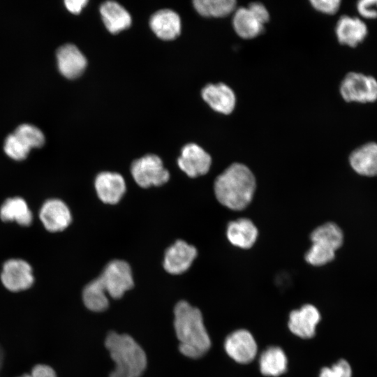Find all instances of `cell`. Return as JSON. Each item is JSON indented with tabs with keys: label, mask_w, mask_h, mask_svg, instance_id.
I'll return each mask as SVG.
<instances>
[{
	"label": "cell",
	"mask_w": 377,
	"mask_h": 377,
	"mask_svg": "<svg viewBox=\"0 0 377 377\" xmlns=\"http://www.w3.org/2000/svg\"><path fill=\"white\" fill-rule=\"evenodd\" d=\"M340 94L349 103H369L377 101V80L359 72H349L340 84Z\"/></svg>",
	"instance_id": "5b68a950"
},
{
	"label": "cell",
	"mask_w": 377,
	"mask_h": 377,
	"mask_svg": "<svg viewBox=\"0 0 377 377\" xmlns=\"http://www.w3.org/2000/svg\"><path fill=\"white\" fill-rule=\"evenodd\" d=\"M177 163L180 169L190 177L205 175L212 164L210 155L201 147L189 143L183 147Z\"/></svg>",
	"instance_id": "30bf717a"
},
{
	"label": "cell",
	"mask_w": 377,
	"mask_h": 377,
	"mask_svg": "<svg viewBox=\"0 0 377 377\" xmlns=\"http://www.w3.org/2000/svg\"><path fill=\"white\" fill-rule=\"evenodd\" d=\"M353 169L364 176H377V143L367 142L355 149L350 155Z\"/></svg>",
	"instance_id": "d6986e66"
},
{
	"label": "cell",
	"mask_w": 377,
	"mask_h": 377,
	"mask_svg": "<svg viewBox=\"0 0 377 377\" xmlns=\"http://www.w3.org/2000/svg\"><path fill=\"white\" fill-rule=\"evenodd\" d=\"M356 8L361 17L367 20L377 18V0L359 1Z\"/></svg>",
	"instance_id": "4dcf8cb0"
},
{
	"label": "cell",
	"mask_w": 377,
	"mask_h": 377,
	"mask_svg": "<svg viewBox=\"0 0 377 377\" xmlns=\"http://www.w3.org/2000/svg\"><path fill=\"white\" fill-rule=\"evenodd\" d=\"M258 237V230L253 222L248 219H239L231 221L227 228V237L234 246L251 248Z\"/></svg>",
	"instance_id": "44dd1931"
},
{
	"label": "cell",
	"mask_w": 377,
	"mask_h": 377,
	"mask_svg": "<svg viewBox=\"0 0 377 377\" xmlns=\"http://www.w3.org/2000/svg\"><path fill=\"white\" fill-rule=\"evenodd\" d=\"M105 346L114 362L109 377H140L147 364L142 348L130 335L111 331Z\"/></svg>",
	"instance_id": "3957f363"
},
{
	"label": "cell",
	"mask_w": 377,
	"mask_h": 377,
	"mask_svg": "<svg viewBox=\"0 0 377 377\" xmlns=\"http://www.w3.org/2000/svg\"><path fill=\"white\" fill-rule=\"evenodd\" d=\"M0 217L3 221H16L27 226L32 222V213L27 202L20 197L8 198L0 209Z\"/></svg>",
	"instance_id": "603a6c76"
},
{
	"label": "cell",
	"mask_w": 377,
	"mask_h": 377,
	"mask_svg": "<svg viewBox=\"0 0 377 377\" xmlns=\"http://www.w3.org/2000/svg\"><path fill=\"white\" fill-rule=\"evenodd\" d=\"M174 327L179 341V349L184 356L197 359L211 346L200 311L186 301L178 302L174 308Z\"/></svg>",
	"instance_id": "6da1fadb"
},
{
	"label": "cell",
	"mask_w": 377,
	"mask_h": 377,
	"mask_svg": "<svg viewBox=\"0 0 377 377\" xmlns=\"http://www.w3.org/2000/svg\"><path fill=\"white\" fill-rule=\"evenodd\" d=\"M195 10L202 16L207 17H224L236 9L234 0H195L193 2Z\"/></svg>",
	"instance_id": "484cf974"
},
{
	"label": "cell",
	"mask_w": 377,
	"mask_h": 377,
	"mask_svg": "<svg viewBox=\"0 0 377 377\" xmlns=\"http://www.w3.org/2000/svg\"><path fill=\"white\" fill-rule=\"evenodd\" d=\"M100 13L105 27L112 34L127 29L131 24L130 14L115 1H108L102 3Z\"/></svg>",
	"instance_id": "ffe728a7"
},
{
	"label": "cell",
	"mask_w": 377,
	"mask_h": 377,
	"mask_svg": "<svg viewBox=\"0 0 377 377\" xmlns=\"http://www.w3.org/2000/svg\"><path fill=\"white\" fill-rule=\"evenodd\" d=\"M319 377H352V369L346 360H339L330 367H324Z\"/></svg>",
	"instance_id": "f1b7e54d"
},
{
	"label": "cell",
	"mask_w": 377,
	"mask_h": 377,
	"mask_svg": "<svg viewBox=\"0 0 377 377\" xmlns=\"http://www.w3.org/2000/svg\"><path fill=\"white\" fill-rule=\"evenodd\" d=\"M227 354L241 364L251 362L257 353V344L253 335L246 330H238L230 334L225 340Z\"/></svg>",
	"instance_id": "9c48e42d"
},
{
	"label": "cell",
	"mask_w": 377,
	"mask_h": 377,
	"mask_svg": "<svg viewBox=\"0 0 377 377\" xmlns=\"http://www.w3.org/2000/svg\"><path fill=\"white\" fill-rule=\"evenodd\" d=\"M1 281L4 288L12 293L29 289L34 283L32 268L21 259H10L2 267Z\"/></svg>",
	"instance_id": "ba28073f"
},
{
	"label": "cell",
	"mask_w": 377,
	"mask_h": 377,
	"mask_svg": "<svg viewBox=\"0 0 377 377\" xmlns=\"http://www.w3.org/2000/svg\"><path fill=\"white\" fill-rule=\"evenodd\" d=\"M31 377H57L55 369L47 364L38 363L31 369Z\"/></svg>",
	"instance_id": "d6a6232c"
},
{
	"label": "cell",
	"mask_w": 377,
	"mask_h": 377,
	"mask_svg": "<svg viewBox=\"0 0 377 377\" xmlns=\"http://www.w3.org/2000/svg\"><path fill=\"white\" fill-rule=\"evenodd\" d=\"M40 219L50 232H59L71 223L72 216L68 206L61 200L50 199L43 205Z\"/></svg>",
	"instance_id": "5bb4252c"
},
{
	"label": "cell",
	"mask_w": 377,
	"mask_h": 377,
	"mask_svg": "<svg viewBox=\"0 0 377 377\" xmlns=\"http://www.w3.org/2000/svg\"><path fill=\"white\" fill-rule=\"evenodd\" d=\"M15 377H31L30 373H24L20 376Z\"/></svg>",
	"instance_id": "d590c367"
},
{
	"label": "cell",
	"mask_w": 377,
	"mask_h": 377,
	"mask_svg": "<svg viewBox=\"0 0 377 377\" xmlns=\"http://www.w3.org/2000/svg\"><path fill=\"white\" fill-rule=\"evenodd\" d=\"M259 365L260 370L263 375L278 376L286 371L287 358L281 348L271 346L260 355Z\"/></svg>",
	"instance_id": "cb8c5ba5"
},
{
	"label": "cell",
	"mask_w": 377,
	"mask_h": 377,
	"mask_svg": "<svg viewBox=\"0 0 377 377\" xmlns=\"http://www.w3.org/2000/svg\"><path fill=\"white\" fill-rule=\"evenodd\" d=\"M66 7L67 9L73 13L77 14L79 13L82 8L88 3L87 0H66L64 1Z\"/></svg>",
	"instance_id": "836d02e7"
},
{
	"label": "cell",
	"mask_w": 377,
	"mask_h": 377,
	"mask_svg": "<svg viewBox=\"0 0 377 377\" xmlns=\"http://www.w3.org/2000/svg\"><path fill=\"white\" fill-rule=\"evenodd\" d=\"M98 277L107 294L114 299L121 298L134 285L131 267L121 260L110 262Z\"/></svg>",
	"instance_id": "8992f818"
},
{
	"label": "cell",
	"mask_w": 377,
	"mask_h": 377,
	"mask_svg": "<svg viewBox=\"0 0 377 377\" xmlns=\"http://www.w3.org/2000/svg\"><path fill=\"white\" fill-rule=\"evenodd\" d=\"M202 98L214 111L230 114L236 105V96L233 90L225 83L207 84L201 91Z\"/></svg>",
	"instance_id": "7c38bea8"
},
{
	"label": "cell",
	"mask_w": 377,
	"mask_h": 377,
	"mask_svg": "<svg viewBox=\"0 0 377 377\" xmlns=\"http://www.w3.org/2000/svg\"><path fill=\"white\" fill-rule=\"evenodd\" d=\"M335 34L340 44L355 47L367 36L368 28L361 18L346 15L338 20L335 26Z\"/></svg>",
	"instance_id": "4fadbf2b"
},
{
	"label": "cell",
	"mask_w": 377,
	"mask_h": 377,
	"mask_svg": "<svg viewBox=\"0 0 377 377\" xmlns=\"http://www.w3.org/2000/svg\"><path fill=\"white\" fill-rule=\"evenodd\" d=\"M4 151L11 158L21 161L27 158L30 149L14 133H11L6 138Z\"/></svg>",
	"instance_id": "83f0119b"
},
{
	"label": "cell",
	"mask_w": 377,
	"mask_h": 377,
	"mask_svg": "<svg viewBox=\"0 0 377 377\" xmlns=\"http://www.w3.org/2000/svg\"><path fill=\"white\" fill-rule=\"evenodd\" d=\"M5 352L2 346L0 343V377L3 368V364L5 362Z\"/></svg>",
	"instance_id": "e575fe53"
},
{
	"label": "cell",
	"mask_w": 377,
	"mask_h": 377,
	"mask_svg": "<svg viewBox=\"0 0 377 377\" xmlns=\"http://www.w3.org/2000/svg\"><path fill=\"white\" fill-rule=\"evenodd\" d=\"M252 14L263 25L268 22L269 14L266 7L261 3L253 2L247 7Z\"/></svg>",
	"instance_id": "1f68e13d"
},
{
	"label": "cell",
	"mask_w": 377,
	"mask_h": 377,
	"mask_svg": "<svg viewBox=\"0 0 377 377\" xmlns=\"http://www.w3.org/2000/svg\"><path fill=\"white\" fill-rule=\"evenodd\" d=\"M82 300L87 309L94 312H102L108 308L109 300L99 277L85 286Z\"/></svg>",
	"instance_id": "d4e9b609"
},
{
	"label": "cell",
	"mask_w": 377,
	"mask_h": 377,
	"mask_svg": "<svg viewBox=\"0 0 377 377\" xmlns=\"http://www.w3.org/2000/svg\"><path fill=\"white\" fill-rule=\"evenodd\" d=\"M320 320L318 310L311 304H305L290 312L288 327L295 335L309 339L315 335L316 327Z\"/></svg>",
	"instance_id": "9a60e30c"
},
{
	"label": "cell",
	"mask_w": 377,
	"mask_h": 377,
	"mask_svg": "<svg viewBox=\"0 0 377 377\" xmlns=\"http://www.w3.org/2000/svg\"><path fill=\"white\" fill-rule=\"evenodd\" d=\"M57 59L60 73L70 79L79 77L87 66L84 55L73 44L61 46L57 51Z\"/></svg>",
	"instance_id": "e0dca14e"
},
{
	"label": "cell",
	"mask_w": 377,
	"mask_h": 377,
	"mask_svg": "<svg viewBox=\"0 0 377 377\" xmlns=\"http://www.w3.org/2000/svg\"><path fill=\"white\" fill-rule=\"evenodd\" d=\"M311 240L306 260L315 266L323 265L334 259L335 251L342 244L343 233L335 223H327L312 232Z\"/></svg>",
	"instance_id": "277c9868"
},
{
	"label": "cell",
	"mask_w": 377,
	"mask_h": 377,
	"mask_svg": "<svg viewBox=\"0 0 377 377\" xmlns=\"http://www.w3.org/2000/svg\"><path fill=\"white\" fill-rule=\"evenodd\" d=\"M310 3L317 11L326 15H333L339 10L341 1L339 0H311Z\"/></svg>",
	"instance_id": "f546056e"
},
{
	"label": "cell",
	"mask_w": 377,
	"mask_h": 377,
	"mask_svg": "<svg viewBox=\"0 0 377 377\" xmlns=\"http://www.w3.org/2000/svg\"><path fill=\"white\" fill-rule=\"evenodd\" d=\"M232 24L235 33L244 39L256 38L264 29V25L245 7L235 9Z\"/></svg>",
	"instance_id": "7402d4cb"
},
{
	"label": "cell",
	"mask_w": 377,
	"mask_h": 377,
	"mask_svg": "<svg viewBox=\"0 0 377 377\" xmlns=\"http://www.w3.org/2000/svg\"><path fill=\"white\" fill-rule=\"evenodd\" d=\"M131 172L135 182L142 188L161 186L169 179V172L156 155H145L131 165Z\"/></svg>",
	"instance_id": "52a82bcc"
},
{
	"label": "cell",
	"mask_w": 377,
	"mask_h": 377,
	"mask_svg": "<svg viewBox=\"0 0 377 377\" xmlns=\"http://www.w3.org/2000/svg\"><path fill=\"white\" fill-rule=\"evenodd\" d=\"M149 24L154 33L163 40L175 39L181 31L180 17L170 9L156 11L151 15Z\"/></svg>",
	"instance_id": "ac0fdd59"
},
{
	"label": "cell",
	"mask_w": 377,
	"mask_h": 377,
	"mask_svg": "<svg viewBox=\"0 0 377 377\" xmlns=\"http://www.w3.org/2000/svg\"><path fill=\"white\" fill-rule=\"evenodd\" d=\"M256 180L245 165L235 163L216 179L214 193L218 201L232 210L244 209L251 201Z\"/></svg>",
	"instance_id": "7a4b0ae2"
},
{
	"label": "cell",
	"mask_w": 377,
	"mask_h": 377,
	"mask_svg": "<svg viewBox=\"0 0 377 377\" xmlns=\"http://www.w3.org/2000/svg\"><path fill=\"white\" fill-rule=\"evenodd\" d=\"M95 188L102 202L113 205L117 203L124 195L126 183L119 173L103 172L95 179Z\"/></svg>",
	"instance_id": "2e32d148"
},
{
	"label": "cell",
	"mask_w": 377,
	"mask_h": 377,
	"mask_svg": "<svg viewBox=\"0 0 377 377\" xmlns=\"http://www.w3.org/2000/svg\"><path fill=\"white\" fill-rule=\"evenodd\" d=\"M13 133L30 149L32 147H40L45 142V137L42 131L31 124H21Z\"/></svg>",
	"instance_id": "4316f807"
},
{
	"label": "cell",
	"mask_w": 377,
	"mask_h": 377,
	"mask_svg": "<svg viewBox=\"0 0 377 377\" xmlns=\"http://www.w3.org/2000/svg\"><path fill=\"white\" fill-rule=\"evenodd\" d=\"M196 256L197 251L193 246L177 240L166 250L163 267L170 274H182L191 267Z\"/></svg>",
	"instance_id": "8fae6325"
}]
</instances>
